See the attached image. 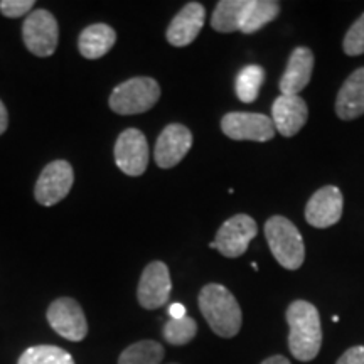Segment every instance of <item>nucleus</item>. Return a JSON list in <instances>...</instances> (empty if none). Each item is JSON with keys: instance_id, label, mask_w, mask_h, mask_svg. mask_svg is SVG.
I'll return each instance as SVG.
<instances>
[{"instance_id": "6e6552de", "label": "nucleus", "mask_w": 364, "mask_h": 364, "mask_svg": "<svg viewBox=\"0 0 364 364\" xmlns=\"http://www.w3.org/2000/svg\"><path fill=\"white\" fill-rule=\"evenodd\" d=\"M75 172L70 162L54 161L44 167L36 182L34 198L43 206H54L70 194Z\"/></svg>"}, {"instance_id": "393cba45", "label": "nucleus", "mask_w": 364, "mask_h": 364, "mask_svg": "<svg viewBox=\"0 0 364 364\" xmlns=\"http://www.w3.org/2000/svg\"><path fill=\"white\" fill-rule=\"evenodd\" d=\"M344 53L348 56H359L364 54V14L351 26V29L346 34L343 43Z\"/></svg>"}, {"instance_id": "a878e982", "label": "nucleus", "mask_w": 364, "mask_h": 364, "mask_svg": "<svg viewBox=\"0 0 364 364\" xmlns=\"http://www.w3.org/2000/svg\"><path fill=\"white\" fill-rule=\"evenodd\" d=\"M34 6V0H2L0 2V12L6 17H11V19H17V17L29 14Z\"/></svg>"}, {"instance_id": "2eb2a0df", "label": "nucleus", "mask_w": 364, "mask_h": 364, "mask_svg": "<svg viewBox=\"0 0 364 364\" xmlns=\"http://www.w3.org/2000/svg\"><path fill=\"white\" fill-rule=\"evenodd\" d=\"M204 17H206V11H204L203 4H186L181 9V12L171 21L169 27H167L166 36L169 44L176 46V48H184V46L193 43L198 38V34L201 33Z\"/></svg>"}, {"instance_id": "c85d7f7f", "label": "nucleus", "mask_w": 364, "mask_h": 364, "mask_svg": "<svg viewBox=\"0 0 364 364\" xmlns=\"http://www.w3.org/2000/svg\"><path fill=\"white\" fill-rule=\"evenodd\" d=\"M7 127H9V113H7L6 105H4L2 100H0V135L7 130Z\"/></svg>"}, {"instance_id": "9d476101", "label": "nucleus", "mask_w": 364, "mask_h": 364, "mask_svg": "<svg viewBox=\"0 0 364 364\" xmlns=\"http://www.w3.org/2000/svg\"><path fill=\"white\" fill-rule=\"evenodd\" d=\"M172 280L171 272L166 263L152 262L144 268L136 287V299L139 304L147 311H154L166 306L171 299Z\"/></svg>"}, {"instance_id": "b1692460", "label": "nucleus", "mask_w": 364, "mask_h": 364, "mask_svg": "<svg viewBox=\"0 0 364 364\" xmlns=\"http://www.w3.org/2000/svg\"><path fill=\"white\" fill-rule=\"evenodd\" d=\"M164 339L172 346H184L191 343L198 334V322L193 317L186 316L182 318H169L164 324Z\"/></svg>"}, {"instance_id": "ddd939ff", "label": "nucleus", "mask_w": 364, "mask_h": 364, "mask_svg": "<svg viewBox=\"0 0 364 364\" xmlns=\"http://www.w3.org/2000/svg\"><path fill=\"white\" fill-rule=\"evenodd\" d=\"M343 193L336 186H326L309 199L306 206V220L314 228H329L339 223L343 216Z\"/></svg>"}, {"instance_id": "f257e3e1", "label": "nucleus", "mask_w": 364, "mask_h": 364, "mask_svg": "<svg viewBox=\"0 0 364 364\" xmlns=\"http://www.w3.org/2000/svg\"><path fill=\"white\" fill-rule=\"evenodd\" d=\"M289 349L299 361L309 363L317 358L322 346L321 316L317 307L306 300H295L287 309Z\"/></svg>"}, {"instance_id": "412c9836", "label": "nucleus", "mask_w": 364, "mask_h": 364, "mask_svg": "<svg viewBox=\"0 0 364 364\" xmlns=\"http://www.w3.org/2000/svg\"><path fill=\"white\" fill-rule=\"evenodd\" d=\"M164 348L157 341H139L130 344L118 358V364H161Z\"/></svg>"}, {"instance_id": "dca6fc26", "label": "nucleus", "mask_w": 364, "mask_h": 364, "mask_svg": "<svg viewBox=\"0 0 364 364\" xmlns=\"http://www.w3.org/2000/svg\"><path fill=\"white\" fill-rule=\"evenodd\" d=\"M314 54L309 48H295L280 78L282 95H299L311 83Z\"/></svg>"}, {"instance_id": "9b49d317", "label": "nucleus", "mask_w": 364, "mask_h": 364, "mask_svg": "<svg viewBox=\"0 0 364 364\" xmlns=\"http://www.w3.org/2000/svg\"><path fill=\"white\" fill-rule=\"evenodd\" d=\"M115 164L124 174L142 176L149 166V142L139 129H127L115 144Z\"/></svg>"}, {"instance_id": "4468645a", "label": "nucleus", "mask_w": 364, "mask_h": 364, "mask_svg": "<svg viewBox=\"0 0 364 364\" xmlns=\"http://www.w3.org/2000/svg\"><path fill=\"white\" fill-rule=\"evenodd\" d=\"M309 118V108L299 95H280L273 102L272 122L275 130L284 136L297 135Z\"/></svg>"}, {"instance_id": "7c9ffc66", "label": "nucleus", "mask_w": 364, "mask_h": 364, "mask_svg": "<svg viewBox=\"0 0 364 364\" xmlns=\"http://www.w3.org/2000/svg\"><path fill=\"white\" fill-rule=\"evenodd\" d=\"M171 364H176V363H171Z\"/></svg>"}, {"instance_id": "7ed1b4c3", "label": "nucleus", "mask_w": 364, "mask_h": 364, "mask_svg": "<svg viewBox=\"0 0 364 364\" xmlns=\"http://www.w3.org/2000/svg\"><path fill=\"white\" fill-rule=\"evenodd\" d=\"M265 238L275 260L287 270H299L306 260V247L300 231L284 216H272L265 223Z\"/></svg>"}, {"instance_id": "0eeeda50", "label": "nucleus", "mask_w": 364, "mask_h": 364, "mask_svg": "<svg viewBox=\"0 0 364 364\" xmlns=\"http://www.w3.org/2000/svg\"><path fill=\"white\" fill-rule=\"evenodd\" d=\"M221 130L231 140H252V142H268L277 132L270 117L247 112H233L223 117Z\"/></svg>"}, {"instance_id": "39448f33", "label": "nucleus", "mask_w": 364, "mask_h": 364, "mask_svg": "<svg viewBox=\"0 0 364 364\" xmlns=\"http://www.w3.org/2000/svg\"><path fill=\"white\" fill-rule=\"evenodd\" d=\"M22 39L26 48L39 58L53 56L59 41L58 21L49 11L36 9L26 17L22 26Z\"/></svg>"}, {"instance_id": "f03ea898", "label": "nucleus", "mask_w": 364, "mask_h": 364, "mask_svg": "<svg viewBox=\"0 0 364 364\" xmlns=\"http://www.w3.org/2000/svg\"><path fill=\"white\" fill-rule=\"evenodd\" d=\"M199 311L216 336L231 339L241 329V309L235 295L220 284H209L199 292Z\"/></svg>"}, {"instance_id": "f8f14e48", "label": "nucleus", "mask_w": 364, "mask_h": 364, "mask_svg": "<svg viewBox=\"0 0 364 364\" xmlns=\"http://www.w3.org/2000/svg\"><path fill=\"white\" fill-rule=\"evenodd\" d=\"M191 147H193V134L188 127L171 124L159 135L154 159L161 169H171L188 156Z\"/></svg>"}, {"instance_id": "20e7f679", "label": "nucleus", "mask_w": 364, "mask_h": 364, "mask_svg": "<svg viewBox=\"0 0 364 364\" xmlns=\"http://www.w3.org/2000/svg\"><path fill=\"white\" fill-rule=\"evenodd\" d=\"M161 98V86L154 78L139 76L120 83L110 95V108L118 115L149 112Z\"/></svg>"}, {"instance_id": "bb28decb", "label": "nucleus", "mask_w": 364, "mask_h": 364, "mask_svg": "<svg viewBox=\"0 0 364 364\" xmlns=\"http://www.w3.org/2000/svg\"><path fill=\"white\" fill-rule=\"evenodd\" d=\"M336 364H364V346H354L348 349Z\"/></svg>"}, {"instance_id": "423d86ee", "label": "nucleus", "mask_w": 364, "mask_h": 364, "mask_svg": "<svg viewBox=\"0 0 364 364\" xmlns=\"http://www.w3.org/2000/svg\"><path fill=\"white\" fill-rule=\"evenodd\" d=\"M257 223L252 216L236 215L223 223L215 241L209 243V248H216L226 258H238L247 253L250 241L257 236Z\"/></svg>"}, {"instance_id": "1a4fd4ad", "label": "nucleus", "mask_w": 364, "mask_h": 364, "mask_svg": "<svg viewBox=\"0 0 364 364\" xmlns=\"http://www.w3.org/2000/svg\"><path fill=\"white\" fill-rule=\"evenodd\" d=\"M48 322L53 331L71 343H80L88 334L85 312L75 299L61 297L54 300L48 309Z\"/></svg>"}, {"instance_id": "a211bd4d", "label": "nucleus", "mask_w": 364, "mask_h": 364, "mask_svg": "<svg viewBox=\"0 0 364 364\" xmlns=\"http://www.w3.org/2000/svg\"><path fill=\"white\" fill-rule=\"evenodd\" d=\"M117 33L108 24H91L80 34V53L86 59H100L115 46Z\"/></svg>"}, {"instance_id": "f3484780", "label": "nucleus", "mask_w": 364, "mask_h": 364, "mask_svg": "<svg viewBox=\"0 0 364 364\" xmlns=\"http://www.w3.org/2000/svg\"><path fill=\"white\" fill-rule=\"evenodd\" d=\"M336 113L341 120H354L364 115V68L354 71L341 86Z\"/></svg>"}, {"instance_id": "aec40b11", "label": "nucleus", "mask_w": 364, "mask_h": 364, "mask_svg": "<svg viewBox=\"0 0 364 364\" xmlns=\"http://www.w3.org/2000/svg\"><path fill=\"white\" fill-rule=\"evenodd\" d=\"M247 0H221L213 12L211 27L218 33H240L241 14Z\"/></svg>"}, {"instance_id": "cd10ccee", "label": "nucleus", "mask_w": 364, "mask_h": 364, "mask_svg": "<svg viewBox=\"0 0 364 364\" xmlns=\"http://www.w3.org/2000/svg\"><path fill=\"white\" fill-rule=\"evenodd\" d=\"M169 316H171V318H182V317L188 316V312H186V307L182 306V304L176 302L169 307Z\"/></svg>"}, {"instance_id": "6ab92c4d", "label": "nucleus", "mask_w": 364, "mask_h": 364, "mask_svg": "<svg viewBox=\"0 0 364 364\" xmlns=\"http://www.w3.org/2000/svg\"><path fill=\"white\" fill-rule=\"evenodd\" d=\"M280 14V4L275 0H247L241 14L240 33L253 34L275 19Z\"/></svg>"}, {"instance_id": "5701e85b", "label": "nucleus", "mask_w": 364, "mask_h": 364, "mask_svg": "<svg viewBox=\"0 0 364 364\" xmlns=\"http://www.w3.org/2000/svg\"><path fill=\"white\" fill-rule=\"evenodd\" d=\"M17 364H75V359L58 346H33L21 354Z\"/></svg>"}, {"instance_id": "c756f323", "label": "nucleus", "mask_w": 364, "mask_h": 364, "mask_svg": "<svg viewBox=\"0 0 364 364\" xmlns=\"http://www.w3.org/2000/svg\"><path fill=\"white\" fill-rule=\"evenodd\" d=\"M262 364H290V361L284 356H280V354H277V356H270L267 358L265 361H263Z\"/></svg>"}, {"instance_id": "4be33fe9", "label": "nucleus", "mask_w": 364, "mask_h": 364, "mask_svg": "<svg viewBox=\"0 0 364 364\" xmlns=\"http://www.w3.org/2000/svg\"><path fill=\"white\" fill-rule=\"evenodd\" d=\"M265 81V71L258 65H248L240 71L236 78V95L243 103H252L260 95V88Z\"/></svg>"}]
</instances>
